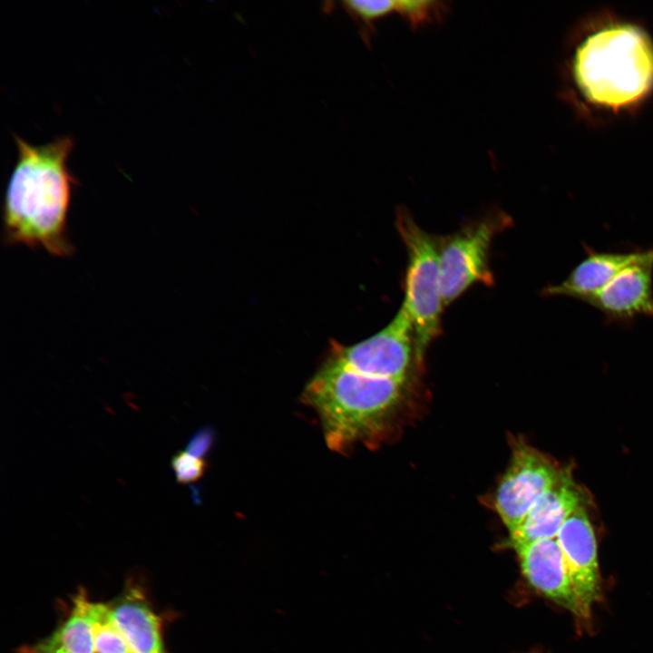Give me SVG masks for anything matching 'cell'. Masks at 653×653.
I'll use <instances>...</instances> for the list:
<instances>
[{
    "label": "cell",
    "mask_w": 653,
    "mask_h": 653,
    "mask_svg": "<svg viewBox=\"0 0 653 653\" xmlns=\"http://www.w3.org/2000/svg\"><path fill=\"white\" fill-rule=\"evenodd\" d=\"M15 141L18 156L4 199V242L68 257L73 247L67 217L77 184L67 168L73 140L63 136L37 146L16 135Z\"/></svg>",
    "instance_id": "6da1fadb"
},
{
    "label": "cell",
    "mask_w": 653,
    "mask_h": 653,
    "mask_svg": "<svg viewBox=\"0 0 653 653\" xmlns=\"http://www.w3.org/2000/svg\"><path fill=\"white\" fill-rule=\"evenodd\" d=\"M408 382L366 375L329 357L307 384L302 400L317 414L326 446L344 453L380 435Z\"/></svg>",
    "instance_id": "7a4b0ae2"
},
{
    "label": "cell",
    "mask_w": 653,
    "mask_h": 653,
    "mask_svg": "<svg viewBox=\"0 0 653 653\" xmlns=\"http://www.w3.org/2000/svg\"><path fill=\"white\" fill-rule=\"evenodd\" d=\"M572 72L590 102L610 109L625 107L640 100L653 86V45L632 24H610L583 40Z\"/></svg>",
    "instance_id": "3957f363"
},
{
    "label": "cell",
    "mask_w": 653,
    "mask_h": 653,
    "mask_svg": "<svg viewBox=\"0 0 653 653\" xmlns=\"http://www.w3.org/2000/svg\"><path fill=\"white\" fill-rule=\"evenodd\" d=\"M396 227L407 252L404 299L402 304L413 324L420 365L432 341L441 333L443 303L441 292L439 238L424 230L404 208H399Z\"/></svg>",
    "instance_id": "277c9868"
},
{
    "label": "cell",
    "mask_w": 653,
    "mask_h": 653,
    "mask_svg": "<svg viewBox=\"0 0 653 653\" xmlns=\"http://www.w3.org/2000/svg\"><path fill=\"white\" fill-rule=\"evenodd\" d=\"M512 224L501 210L466 224L458 231L439 239V266L443 306L458 298L471 286L494 282L490 268L493 239Z\"/></svg>",
    "instance_id": "5b68a950"
},
{
    "label": "cell",
    "mask_w": 653,
    "mask_h": 653,
    "mask_svg": "<svg viewBox=\"0 0 653 653\" xmlns=\"http://www.w3.org/2000/svg\"><path fill=\"white\" fill-rule=\"evenodd\" d=\"M330 357L361 374L397 381H409L421 365L413 324L403 306L379 332L353 346L335 345Z\"/></svg>",
    "instance_id": "8992f818"
},
{
    "label": "cell",
    "mask_w": 653,
    "mask_h": 653,
    "mask_svg": "<svg viewBox=\"0 0 653 653\" xmlns=\"http://www.w3.org/2000/svg\"><path fill=\"white\" fill-rule=\"evenodd\" d=\"M563 471L536 449L517 443L497 487L494 506L509 532L514 531L536 502L560 478Z\"/></svg>",
    "instance_id": "52a82bcc"
},
{
    "label": "cell",
    "mask_w": 653,
    "mask_h": 653,
    "mask_svg": "<svg viewBox=\"0 0 653 653\" xmlns=\"http://www.w3.org/2000/svg\"><path fill=\"white\" fill-rule=\"evenodd\" d=\"M556 540L568 567L584 619L601 595L597 543L592 525L582 506L565 521Z\"/></svg>",
    "instance_id": "ba28073f"
},
{
    "label": "cell",
    "mask_w": 653,
    "mask_h": 653,
    "mask_svg": "<svg viewBox=\"0 0 653 653\" xmlns=\"http://www.w3.org/2000/svg\"><path fill=\"white\" fill-rule=\"evenodd\" d=\"M524 577L541 593L585 619L560 547L555 539L513 546Z\"/></svg>",
    "instance_id": "9c48e42d"
},
{
    "label": "cell",
    "mask_w": 653,
    "mask_h": 653,
    "mask_svg": "<svg viewBox=\"0 0 653 653\" xmlns=\"http://www.w3.org/2000/svg\"><path fill=\"white\" fill-rule=\"evenodd\" d=\"M586 303L600 311L609 323L653 317V252L620 272Z\"/></svg>",
    "instance_id": "30bf717a"
},
{
    "label": "cell",
    "mask_w": 653,
    "mask_h": 653,
    "mask_svg": "<svg viewBox=\"0 0 653 653\" xmlns=\"http://www.w3.org/2000/svg\"><path fill=\"white\" fill-rule=\"evenodd\" d=\"M587 256L559 284L542 290L546 297H567L587 302L620 272L649 257L653 249L629 252H598L586 249Z\"/></svg>",
    "instance_id": "8fae6325"
},
{
    "label": "cell",
    "mask_w": 653,
    "mask_h": 653,
    "mask_svg": "<svg viewBox=\"0 0 653 653\" xmlns=\"http://www.w3.org/2000/svg\"><path fill=\"white\" fill-rule=\"evenodd\" d=\"M583 494L568 472L531 507L520 526L510 533L512 546L555 539L565 521L582 506Z\"/></svg>",
    "instance_id": "7c38bea8"
},
{
    "label": "cell",
    "mask_w": 653,
    "mask_h": 653,
    "mask_svg": "<svg viewBox=\"0 0 653 653\" xmlns=\"http://www.w3.org/2000/svg\"><path fill=\"white\" fill-rule=\"evenodd\" d=\"M114 624L134 653H164L161 621L137 590L111 608Z\"/></svg>",
    "instance_id": "4fadbf2b"
},
{
    "label": "cell",
    "mask_w": 653,
    "mask_h": 653,
    "mask_svg": "<svg viewBox=\"0 0 653 653\" xmlns=\"http://www.w3.org/2000/svg\"><path fill=\"white\" fill-rule=\"evenodd\" d=\"M30 653H96L92 625L76 597L66 621Z\"/></svg>",
    "instance_id": "5bb4252c"
},
{
    "label": "cell",
    "mask_w": 653,
    "mask_h": 653,
    "mask_svg": "<svg viewBox=\"0 0 653 653\" xmlns=\"http://www.w3.org/2000/svg\"><path fill=\"white\" fill-rule=\"evenodd\" d=\"M76 599L92 625L96 653H134L114 624L111 607L89 601L81 592Z\"/></svg>",
    "instance_id": "9a60e30c"
},
{
    "label": "cell",
    "mask_w": 653,
    "mask_h": 653,
    "mask_svg": "<svg viewBox=\"0 0 653 653\" xmlns=\"http://www.w3.org/2000/svg\"><path fill=\"white\" fill-rule=\"evenodd\" d=\"M397 12L413 28L441 22L449 12L446 2L439 0L396 1Z\"/></svg>",
    "instance_id": "2e32d148"
},
{
    "label": "cell",
    "mask_w": 653,
    "mask_h": 653,
    "mask_svg": "<svg viewBox=\"0 0 653 653\" xmlns=\"http://www.w3.org/2000/svg\"><path fill=\"white\" fill-rule=\"evenodd\" d=\"M343 8L363 29L370 33L374 24L392 12H395L396 1L390 0H351L343 1Z\"/></svg>",
    "instance_id": "e0dca14e"
},
{
    "label": "cell",
    "mask_w": 653,
    "mask_h": 653,
    "mask_svg": "<svg viewBox=\"0 0 653 653\" xmlns=\"http://www.w3.org/2000/svg\"><path fill=\"white\" fill-rule=\"evenodd\" d=\"M171 465L177 482L183 484L200 479L207 468L204 459L196 457L187 451H179L175 453L171 460Z\"/></svg>",
    "instance_id": "ac0fdd59"
},
{
    "label": "cell",
    "mask_w": 653,
    "mask_h": 653,
    "mask_svg": "<svg viewBox=\"0 0 653 653\" xmlns=\"http://www.w3.org/2000/svg\"><path fill=\"white\" fill-rule=\"evenodd\" d=\"M213 441V430L209 427L201 428L190 438L186 451L196 457L203 459L210 450Z\"/></svg>",
    "instance_id": "d6986e66"
}]
</instances>
